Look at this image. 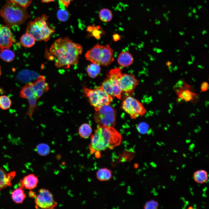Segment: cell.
<instances>
[{"label":"cell","mask_w":209,"mask_h":209,"mask_svg":"<svg viewBox=\"0 0 209 209\" xmlns=\"http://www.w3.org/2000/svg\"><path fill=\"white\" fill-rule=\"evenodd\" d=\"M156 42H158V40H156Z\"/></svg>","instance_id":"obj_61"},{"label":"cell","mask_w":209,"mask_h":209,"mask_svg":"<svg viewBox=\"0 0 209 209\" xmlns=\"http://www.w3.org/2000/svg\"><path fill=\"white\" fill-rule=\"evenodd\" d=\"M38 181L37 177L34 174H28L20 180L19 188L23 189H33L37 187Z\"/></svg>","instance_id":"obj_16"},{"label":"cell","mask_w":209,"mask_h":209,"mask_svg":"<svg viewBox=\"0 0 209 209\" xmlns=\"http://www.w3.org/2000/svg\"><path fill=\"white\" fill-rule=\"evenodd\" d=\"M11 101L8 96L2 95L0 96V107L6 110L9 109L11 105Z\"/></svg>","instance_id":"obj_31"},{"label":"cell","mask_w":209,"mask_h":209,"mask_svg":"<svg viewBox=\"0 0 209 209\" xmlns=\"http://www.w3.org/2000/svg\"><path fill=\"white\" fill-rule=\"evenodd\" d=\"M206 188H204V189L203 190V191L204 192H205L206 190Z\"/></svg>","instance_id":"obj_57"},{"label":"cell","mask_w":209,"mask_h":209,"mask_svg":"<svg viewBox=\"0 0 209 209\" xmlns=\"http://www.w3.org/2000/svg\"><path fill=\"white\" fill-rule=\"evenodd\" d=\"M99 17L100 20L102 22H108L111 20L113 15L110 10L107 8H103L99 11Z\"/></svg>","instance_id":"obj_24"},{"label":"cell","mask_w":209,"mask_h":209,"mask_svg":"<svg viewBox=\"0 0 209 209\" xmlns=\"http://www.w3.org/2000/svg\"><path fill=\"white\" fill-rule=\"evenodd\" d=\"M36 150L37 153L42 156H45L48 155L50 152L49 145L44 143H40L37 146Z\"/></svg>","instance_id":"obj_30"},{"label":"cell","mask_w":209,"mask_h":209,"mask_svg":"<svg viewBox=\"0 0 209 209\" xmlns=\"http://www.w3.org/2000/svg\"><path fill=\"white\" fill-rule=\"evenodd\" d=\"M95 110L93 118L98 125L112 127L115 126L116 111L109 104L103 105Z\"/></svg>","instance_id":"obj_6"},{"label":"cell","mask_w":209,"mask_h":209,"mask_svg":"<svg viewBox=\"0 0 209 209\" xmlns=\"http://www.w3.org/2000/svg\"><path fill=\"white\" fill-rule=\"evenodd\" d=\"M191 58L192 61L193 62L195 58V56L192 55H191Z\"/></svg>","instance_id":"obj_45"},{"label":"cell","mask_w":209,"mask_h":209,"mask_svg":"<svg viewBox=\"0 0 209 209\" xmlns=\"http://www.w3.org/2000/svg\"><path fill=\"white\" fill-rule=\"evenodd\" d=\"M104 54V46L96 44L87 51L85 56L87 60L101 65Z\"/></svg>","instance_id":"obj_12"},{"label":"cell","mask_w":209,"mask_h":209,"mask_svg":"<svg viewBox=\"0 0 209 209\" xmlns=\"http://www.w3.org/2000/svg\"><path fill=\"white\" fill-rule=\"evenodd\" d=\"M161 82L160 81H157L155 83L156 85L159 84L161 83Z\"/></svg>","instance_id":"obj_49"},{"label":"cell","mask_w":209,"mask_h":209,"mask_svg":"<svg viewBox=\"0 0 209 209\" xmlns=\"http://www.w3.org/2000/svg\"><path fill=\"white\" fill-rule=\"evenodd\" d=\"M0 15L10 29L21 25L30 17L25 8L10 1L1 9Z\"/></svg>","instance_id":"obj_3"},{"label":"cell","mask_w":209,"mask_h":209,"mask_svg":"<svg viewBox=\"0 0 209 209\" xmlns=\"http://www.w3.org/2000/svg\"><path fill=\"white\" fill-rule=\"evenodd\" d=\"M139 84V81L134 75L130 74H122L119 80V84L122 91L130 94Z\"/></svg>","instance_id":"obj_9"},{"label":"cell","mask_w":209,"mask_h":209,"mask_svg":"<svg viewBox=\"0 0 209 209\" xmlns=\"http://www.w3.org/2000/svg\"><path fill=\"white\" fill-rule=\"evenodd\" d=\"M35 202L36 208L52 209L57 205L52 194L48 190L42 188L39 190L35 198Z\"/></svg>","instance_id":"obj_8"},{"label":"cell","mask_w":209,"mask_h":209,"mask_svg":"<svg viewBox=\"0 0 209 209\" xmlns=\"http://www.w3.org/2000/svg\"><path fill=\"white\" fill-rule=\"evenodd\" d=\"M121 107L132 119H135L143 116L146 111L142 102L130 96L126 98L123 101Z\"/></svg>","instance_id":"obj_7"},{"label":"cell","mask_w":209,"mask_h":209,"mask_svg":"<svg viewBox=\"0 0 209 209\" xmlns=\"http://www.w3.org/2000/svg\"><path fill=\"white\" fill-rule=\"evenodd\" d=\"M100 87L105 93L113 97V86L109 79L106 78L102 82Z\"/></svg>","instance_id":"obj_29"},{"label":"cell","mask_w":209,"mask_h":209,"mask_svg":"<svg viewBox=\"0 0 209 209\" xmlns=\"http://www.w3.org/2000/svg\"><path fill=\"white\" fill-rule=\"evenodd\" d=\"M175 51L177 52H179L180 51V50L179 49H176L175 50Z\"/></svg>","instance_id":"obj_50"},{"label":"cell","mask_w":209,"mask_h":209,"mask_svg":"<svg viewBox=\"0 0 209 209\" xmlns=\"http://www.w3.org/2000/svg\"><path fill=\"white\" fill-rule=\"evenodd\" d=\"M16 172L7 173L0 167V191L3 189L12 185V181L16 175Z\"/></svg>","instance_id":"obj_15"},{"label":"cell","mask_w":209,"mask_h":209,"mask_svg":"<svg viewBox=\"0 0 209 209\" xmlns=\"http://www.w3.org/2000/svg\"><path fill=\"white\" fill-rule=\"evenodd\" d=\"M197 67L200 69H203L204 68V67L201 65H197Z\"/></svg>","instance_id":"obj_46"},{"label":"cell","mask_w":209,"mask_h":209,"mask_svg":"<svg viewBox=\"0 0 209 209\" xmlns=\"http://www.w3.org/2000/svg\"><path fill=\"white\" fill-rule=\"evenodd\" d=\"M204 46L206 48H207L208 47V46L207 44H205L204 45Z\"/></svg>","instance_id":"obj_54"},{"label":"cell","mask_w":209,"mask_h":209,"mask_svg":"<svg viewBox=\"0 0 209 209\" xmlns=\"http://www.w3.org/2000/svg\"><path fill=\"white\" fill-rule=\"evenodd\" d=\"M178 69V66L176 65L175 66L172 68V70L174 71H176Z\"/></svg>","instance_id":"obj_44"},{"label":"cell","mask_w":209,"mask_h":209,"mask_svg":"<svg viewBox=\"0 0 209 209\" xmlns=\"http://www.w3.org/2000/svg\"><path fill=\"white\" fill-rule=\"evenodd\" d=\"M188 72L187 71H186L185 72V73L186 74H187L188 73Z\"/></svg>","instance_id":"obj_58"},{"label":"cell","mask_w":209,"mask_h":209,"mask_svg":"<svg viewBox=\"0 0 209 209\" xmlns=\"http://www.w3.org/2000/svg\"><path fill=\"white\" fill-rule=\"evenodd\" d=\"M172 66H170L168 67V69L169 70V71H170V72L171 73L172 72Z\"/></svg>","instance_id":"obj_47"},{"label":"cell","mask_w":209,"mask_h":209,"mask_svg":"<svg viewBox=\"0 0 209 209\" xmlns=\"http://www.w3.org/2000/svg\"><path fill=\"white\" fill-rule=\"evenodd\" d=\"M185 43L187 45H189V43H188V42H186V41H185Z\"/></svg>","instance_id":"obj_55"},{"label":"cell","mask_w":209,"mask_h":209,"mask_svg":"<svg viewBox=\"0 0 209 209\" xmlns=\"http://www.w3.org/2000/svg\"><path fill=\"white\" fill-rule=\"evenodd\" d=\"M156 52L158 53H160L162 52V51L161 49L157 48Z\"/></svg>","instance_id":"obj_41"},{"label":"cell","mask_w":209,"mask_h":209,"mask_svg":"<svg viewBox=\"0 0 209 209\" xmlns=\"http://www.w3.org/2000/svg\"><path fill=\"white\" fill-rule=\"evenodd\" d=\"M87 31L91 33V35L97 39H100L102 33L100 26H89L87 28Z\"/></svg>","instance_id":"obj_28"},{"label":"cell","mask_w":209,"mask_h":209,"mask_svg":"<svg viewBox=\"0 0 209 209\" xmlns=\"http://www.w3.org/2000/svg\"><path fill=\"white\" fill-rule=\"evenodd\" d=\"M157 48H156V47L154 48L153 49V51H156V49H157Z\"/></svg>","instance_id":"obj_53"},{"label":"cell","mask_w":209,"mask_h":209,"mask_svg":"<svg viewBox=\"0 0 209 209\" xmlns=\"http://www.w3.org/2000/svg\"><path fill=\"white\" fill-rule=\"evenodd\" d=\"M39 76L36 72L28 70H24L19 73L17 77L21 81L28 82L35 80Z\"/></svg>","instance_id":"obj_18"},{"label":"cell","mask_w":209,"mask_h":209,"mask_svg":"<svg viewBox=\"0 0 209 209\" xmlns=\"http://www.w3.org/2000/svg\"><path fill=\"white\" fill-rule=\"evenodd\" d=\"M117 61L120 65L126 67L132 64L133 61V58L130 53L127 51H124L121 52L119 55Z\"/></svg>","instance_id":"obj_17"},{"label":"cell","mask_w":209,"mask_h":209,"mask_svg":"<svg viewBox=\"0 0 209 209\" xmlns=\"http://www.w3.org/2000/svg\"><path fill=\"white\" fill-rule=\"evenodd\" d=\"M82 51L80 44L73 42L69 37L59 38L51 46L49 52L51 56L49 59L55 60L57 68H69L78 63Z\"/></svg>","instance_id":"obj_1"},{"label":"cell","mask_w":209,"mask_h":209,"mask_svg":"<svg viewBox=\"0 0 209 209\" xmlns=\"http://www.w3.org/2000/svg\"><path fill=\"white\" fill-rule=\"evenodd\" d=\"M96 176L97 179L100 181H107L111 178L112 172L111 170L107 168H101L96 172Z\"/></svg>","instance_id":"obj_19"},{"label":"cell","mask_w":209,"mask_h":209,"mask_svg":"<svg viewBox=\"0 0 209 209\" xmlns=\"http://www.w3.org/2000/svg\"><path fill=\"white\" fill-rule=\"evenodd\" d=\"M1 66H0V76H1Z\"/></svg>","instance_id":"obj_51"},{"label":"cell","mask_w":209,"mask_h":209,"mask_svg":"<svg viewBox=\"0 0 209 209\" xmlns=\"http://www.w3.org/2000/svg\"><path fill=\"white\" fill-rule=\"evenodd\" d=\"M209 89V85L206 82H204L202 83L201 86V92L205 91Z\"/></svg>","instance_id":"obj_36"},{"label":"cell","mask_w":209,"mask_h":209,"mask_svg":"<svg viewBox=\"0 0 209 209\" xmlns=\"http://www.w3.org/2000/svg\"><path fill=\"white\" fill-rule=\"evenodd\" d=\"M207 172L203 170H200L195 172L193 174V179L194 181L199 183L202 184L205 183L208 180Z\"/></svg>","instance_id":"obj_22"},{"label":"cell","mask_w":209,"mask_h":209,"mask_svg":"<svg viewBox=\"0 0 209 209\" xmlns=\"http://www.w3.org/2000/svg\"><path fill=\"white\" fill-rule=\"evenodd\" d=\"M29 83L33 95L37 99L49 89L48 84L42 75H39L35 81Z\"/></svg>","instance_id":"obj_13"},{"label":"cell","mask_w":209,"mask_h":209,"mask_svg":"<svg viewBox=\"0 0 209 209\" xmlns=\"http://www.w3.org/2000/svg\"><path fill=\"white\" fill-rule=\"evenodd\" d=\"M192 80L194 82H195L196 81V80L195 79L193 78H192Z\"/></svg>","instance_id":"obj_52"},{"label":"cell","mask_w":209,"mask_h":209,"mask_svg":"<svg viewBox=\"0 0 209 209\" xmlns=\"http://www.w3.org/2000/svg\"><path fill=\"white\" fill-rule=\"evenodd\" d=\"M48 18V16L44 14L30 21L27 25L26 33L32 35L37 41L47 42L55 31L53 28L49 27Z\"/></svg>","instance_id":"obj_4"},{"label":"cell","mask_w":209,"mask_h":209,"mask_svg":"<svg viewBox=\"0 0 209 209\" xmlns=\"http://www.w3.org/2000/svg\"><path fill=\"white\" fill-rule=\"evenodd\" d=\"M10 1L17 4L26 8L31 4L32 0H9Z\"/></svg>","instance_id":"obj_34"},{"label":"cell","mask_w":209,"mask_h":209,"mask_svg":"<svg viewBox=\"0 0 209 209\" xmlns=\"http://www.w3.org/2000/svg\"><path fill=\"white\" fill-rule=\"evenodd\" d=\"M183 156H184V157H186V156L184 154H183Z\"/></svg>","instance_id":"obj_60"},{"label":"cell","mask_w":209,"mask_h":209,"mask_svg":"<svg viewBox=\"0 0 209 209\" xmlns=\"http://www.w3.org/2000/svg\"><path fill=\"white\" fill-rule=\"evenodd\" d=\"M159 81L160 82H162L163 81V80L161 79L159 80Z\"/></svg>","instance_id":"obj_59"},{"label":"cell","mask_w":209,"mask_h":209,"mask_svg":"<svg viewBox=\"0 0 209 209\" xmlns=\"http://www.w3.org/2000/svg\"><path fill=\"white\" fill-rule=\"evenodd\" d=\"M35 41L33 35L27 33L24 34L20 39L21 45L26 48H30L33 46L35 44Z\"/></svg>","instance_id":"obj_21"},{"label":"cell","mask_w":209,"mask_h":209,"mask_svg":"<svg viewBox=\"0 0 209 209\" xmlns=\"http://www.w3.org/2000/svg\"><path fill=\"white\" fill-rule=\"evenodd\" d=\"M54 0H41L42 2L43 3H49L53 1Z\"/></svg>","instance_id":"obj_40"},{"label":"cell","mask_w":209,"mask_h":209,"mask_svg":"<svg viewBox=\"0 0 209 209\" xmlns=\"http://www.w3.org/2000/svg\"><path fill=\"white\" fill-rule=\"evenodd\" d=\"M78 132L81 137L86 139L88 138L91 134L92 129L89 124L83 123L79 127Z\"/></svg>","instance_id":"obj_23"},{"label":"cell","mask_w":209,"mask_h":209,"mask_svg":"<svg viewBox=\"0 0 209 209\" xmlns=\"http://www.w3.org/2000/svg\"><path fill=\"white\" fill-rule=\"evenodd\" d=\"M158 203L153 200L146 202L144 206L145 209H156L158 206Z\"/></svg>","instance_id":"obj_35"},{"label":"cell","mask_w":209,"mask_h":209,"mask_svg":"<svg viewBox=\"0 0 209 209\" xmlns=\"http://www.w3.org/2000/svg\"><path fill=\"white\" fill-rule=\"evenodd\" d=\"M193 63V62H192V61H188L187 62L188 64V65H190L192 64Z\"/></svg>","instance_id":"obj_48"},{"label":"cell","mask_w":209,"mask_h":209,"mask_svg":"<svg viewBox=\"0 0 209 209\" xmlns=\"http://www.w3.org/2000/svg\"><path fill=\"white\" fill-rule=\"evenodd\" d=\"M70 16L69 13L67 10L64 9H60L57 13V16L58 19L61 21H65L69 19Z\"/></svg>","instance_id":"obj_32"},{"label":"cell","mask_w":209,"mask_h":209,"mask_svg":"<svg viewBox=\"0 0 209 209\" xmlns=\"http://www.w3.org/2000/svg\"><path fill=\"white\" fill-rule=\"evenodd\" d=\"M177 89L176 93L178 96L176 101L179 103L185 102L196 103L199 99V96L197 94L192 92L188 89L182 90Z\"/></svg>","instance_id":"obj_14"},{"label":"cell","mask_w":209,"mask_h":209,"mask_svg":"<svg viewBox=\"0 0 209 209\" xmlns=\"http://www.w3.org/2000/svg\"><path fill=\"white\" fill-rule=\"evenodd\" d=\"M172 64V63L171 62L169 61H168L166 63V65L168 67L171 66Z\"/></svg>","instance_id":"obj_43"},{"label":"cell","mask_w":209,"mask_h":209,"mask_svg":"<svg viewBox=\"0 0 209 209\" xmlns=\"http://www.w3.org/2000/svg\"><path fill=\"white\" fill-rule=\"evenodd\" d=\"M73 0H59L64 5L65 7H67L70 4L71 2Z\"/></svg>","instance_id":"obj_37"},{"label":"cell","mask_w":209,"mask_h":209,"mask_svg":"<svg viewBox=\"0 0 209 209\" xmlns=\"http://www.w3.org/2000/svg\"><path fill=\"white\" fill-rule=\"evenodd\" d=\"M113 38L115 41H116L119 39L120 36L119 35L117 34H115L113 35Z\"/></svg>","instance_id":"obj_39"},{"label":"cell","mask_w":209,"mask_h":209,"mask_svg":"<svg viewBox=\"0 0 209 209\" xmlns=\"http://www.w3.org/2000/svg\"><path fill=\"white\" fill-rule=\"evenodd\" d=\"M120 69L115 68L109 71L107 75V78L111 81L113 86V95L120 99L122 91L119 84V79L122 74Z\"/></svg>","instance_id":"obj_10"},{"label":"cell","mask_w":209,"mask_h":209,"mask_svg":"<svg viewBox=\"0 0 209 209\" xmlns=\"http://www.w3.org/2000/svg\"><path fill=\"white\" fill-rule=\"evenodd\" d=\"M83 91L95 110L103 105H109L113 100V97L105 93L100 86L93 89L84 87Z\"/></svg>","instance_id":"obj_5"},{"label":"cell","mask_w":209,"mask_h":209,"mask_svg":"<svg viewBox=\"0 0 209 209\" xmlns=\"http://www.w3.org/2000/svg\"><path fill=\"white\" fill-rule=\"evenodd\" d=\"M11 197L13 201L18 204L22 203L26 197L23 189L19 188L14 190L11 193Z\"/></svg>","instance_id":"obj_20"},{"label":"cell","mask_w":209,"mask_h":209,"mask_svg":"<svg viewBox=\"0 0 209 209\" xmlns=\"http://www.w3.org/2000/svg\"><path fill=\"white\" fill-rule=\"evenodd\" d=\"M28 99V101L29 106L28 111L26 113V114L30 118H31L34 111H35L36 109H37L36 103L38 100L34 97L30 98Z\"/></svg>","instance_id":"obj_27"},{"label":"cell","mask_w":209,"mask_h":209,"mask_svg":"<svg viewBox=\"0 0 209 209\" xmlns=\"http://www.w3.org/2000/svg\"><path fill=\"white\" fill-rule=\"evenodd\" d=\"M188 209H192L193 207L192 206H190L189 208H188Z\"/></svg>","instance_id":"obj_56"},{"label":"cell","mask_w":209,"mask_h":209,"mask_svg":"<svg viewBox=\"0 0 209 209\" xmlns=\"http://www.w3.org/2000/svg\"><path fill=\"white\" fill-rule=\"evenodd\" d=\"M176 83L179 84L183 85V82L181 80H179Z\"/></svg>","instance_id":"obj_42"},{"label":"cell","mask_w":209,"mask_h":209,"mask_svg":"<svg viewBox=\"0 0 209 209\" xmlns=\"http://www.w3.org/2000/svg\"><path fill=\"white\" fill-rule=\"evenodd\" d=\"M181 75H183V74H182V73H181Z\"/></svg>","instance_id":"obj_62"},{"label":"cell","mask_w":209,"mask_h":209,"mask_svg":"<svg viewBox=\"0 0 209 209\" xmlns=\"http://www.w3.org/2000/svg\"><path fill=\"white\" fill-rule=\"evenodd\" d=\"M122 140L121 134L113 127L98 125L91 137L89 146L91 154L112 149L118 145Z\"/></svg>","instance_id":"obj_2"},{"label":"cell","mask_w":209,"mask_h":209,"mask_svg":"<svg viewBox=\"0 0 209 209\" xmlns=\"http://www.w3.org/2000/svg\"><path fill=\"white\" fill-rule=\"evenodd\" d=\"M15 41L10 29L0 24V51L9 48Z\"/></svg>","instance_id":"obj_11"},{"label":"cell","mask_w":209,"mask_h":209,"mask_svg":"<svg viewBox=\"0 0 209 209\" xmlns=\"http://www.w3.org/2000/svg\"><path fill=\"white\" fill-rule=\"evenodd\" d=\"M138 131L140 134H145L149 132V125L145 122H142L138 124L136 127Z\"/></svg>","instance_id":"obj_33"},{"label":"cell","mask_w":209,"mask_h":209,"mask_svg":"<svg viewBox=\"0 0 209 209\" xmlns=\"http://www.w3.org/2000/svg\"><path fill=\"white\" fill-rule=\"evenodd\" d=\"M28 195L30 197H35L36 196V194L35 193L32 191L30 190L28 192Z\"/></svg>","instance_id":"obj_38"},{"label":"cell","mask_w":209,"mask_h":209,"mask_svg":"<svg viewBox=\"0 0 209 209\" xmlns=\"http://www.w3.org/2000/svg\"><path fill=\"white\" fill-rule=\"evenodd\" d=\"M15 57L14 52L9 48L5 49L0 51V58L6 62H11L14 60Z\"/></svg>","instance_id":"obj_26"},{"label":"cell","mask_w":209,"mask_h":209,"mask_svg":"<svg viewBox=\"0 0 209 209\" xmlns=\"http://www.w3.org/2000/svg\"><path fill=\"white\" fill-rule=\"evenodd\" d=\"M101 70L100 65L92 63L88 66L87 71L88 75L91 78H95L100 74Z\"/></svg>","instance_id":"obj_25"}]
</instances>
